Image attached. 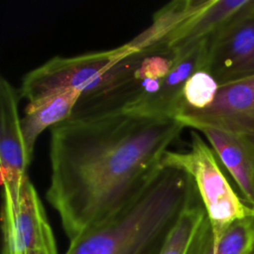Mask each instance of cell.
I'll return each mask as SVG.
<instances>
[{
	"label": "cell",
	"mask_w": 254,
	"mask_h": 254,
	"mask_svg": "<svg viewBox=\"0 0 254 254\" xmlns=\"http://www.w3.org/2000/svg\"><path fill=\"white\" fill-rule=\"evenodd\" d=\"M208 2L209 0H177L166 4L153 15L152 24L126 43L127 46L135 51L169 46L173 37Z\"/></svg>",
	"instance_id": "cell-11"
},
{
	"label": "cell",
	"mask_w": 254,
	"mask_h": 254,
	"mask_svg": "<svg viewBox=\"0 0 254 254\" xmlns=\"http://www.w3.org/2000/svg\"><path fill=\"white\" fill-rule=\"evenodd\" d=\"M218 88L219 84L210 73L197 70L185 85L182 104L193 109L206 108L214 101Z\"/></svg>",
	"instance_id": "cell-16"
},
{
	"label": "cell",
	"mask_w": 254,
	"mask_h": 254,
	"mask_svg": "<svg viewBox=\"0 0 254 254\" xmlns=\"http://www.w3.org/2000/svg\"><path fill=\"white\" fill-rule=\"evenodd\" d=\"M207 220L206 211L199 197L181 213L160 254H190Z\"/></svg>",
	"instance_id": "cell-15"
},
{
	"label": "cell",
	"mask_w": 254,
	"mask_h": 254,
	"mask_svg": "<svg viewBox=\"0 0 254 254\" xmlns=\"http://www.w3.org/2000/svg\"><path fill=\"white\" fill-rule=\"evenodd\" d=\"M250 0H209L171 40L169 47L183 50L210 39Z\"/></svg>",
	"instance_id": "cell-13"
},
{
	"label": "cell",
	"mask_w": 254,
	"mask_h": 254,
	"mask_svg": "<svg viewBox=\"0 0 254 254\" xmlns=\"http://www.w3.org/2000/svg\"><path fill=\"white\" fill-rule=\"evenodd\" d=\"M175 118L196 130L211 127L235 133L254 132V74L219 85L214 101L206 108L182 104Z\"/></svg>",
	"instance_id": "cell-7"
},
{
	"label": "cell",
	"mask_w": 254,
	"mask_h": 254,
	"mask_svg": "<svg viewBox=\"0 0 254 254\" xmlns=\"http://www.w3.org/2000/svg\"><path fill=\"white\" fill-rule=\"evenodd\" d=\"M251 254H254V249H253V251H252V253Z\"/></svg>",
	"instance_id": "cell-17"
},
{
	"label": "cell",
	"mask_w": 254,
	"mask_h": 254,
	"mask_svg": "<svg viewBox=\"0 0 254 254\" xmlns=\"http://www.w3.org/2000/svg\"><path fill=\"white\" fill-rule=\"evenodd\" d=\"M80 97V91L69 89L27 104L21 124L30 159L39 135L48 127H54L70 118Z\"/></svg>",
	"instance_id": "cell-12"
},
{
	"label": "cell",
	"mask_w": 254,
	"mask_h": 254,
	"mask_svg": "<svg viewBox=\"0 0 254 254\" xmlns=\"http://www.w3.org/2000/svg\"><path fill=\"white\" fill-rule=\"evenodd\" d=\"M207 48L208 40H204L189 48L176 50L177 60L159 90L134 114L175 118L181 108L188 79L197 70H204Z\"/></svg>",
	"instance_id": "cell-9"
},
{
	"label": "cell",
	"mask_w": 254,
	"mask_h": 254,
	"mask_svg": "<svg viewBox=\"0 0 254 254\" xmlns=\"http://www.w3.org/2000/svg\"><path fill=\"white\" fill-rule=\"evenodd\" d=\"M16 89L5 78L0 79V169L1 185H19L27 178L31 162L28 156Z\"/></svg>",
	"instance_id": "cell-8"
},
{
	"label": "cell",
	"mask_w": 254,
	"mask_h": 254,
	"mask_svg": "<svg viewBox=\"0 0 254 254\" xmlns=\"http://www.w3.org/2000/svg\"><path fill=\"white\" fill-rule=\"evenodd\" d=\"M161 166L181 169L192 178L214 235L232 222L254 215V210L228 183L214 152L195 131L191 132L190 149L186 152L167 151Z\"/></svg>",
	"instance_id": "cell-4"
},
{
	"label": "cell",
	"mask_w": 254,
	"mask_h": 254,
	"mask_svg": "<svg viewBox=\"0 0 254 254\" xmlns=\"http://www.w3.org/2000/svg\"><path fill=\"white\" fill-rule=\"evenodd\" d=\"M2 254H58L52 226L29 177L2 184Z\"/></svg>",
	"instance_id": "cell-5"
},
{
	"label": "cell",
	"mask_w": 254,
	"mask_h": 254,
	"mask_svg": "<svg viewBox=\"0 0 254 254\" xmlns=\"http://www.w3.org/2000/svg\"><path fill=\"white\" fill-rule=\"evenodd\" d=\"M253 249L254 215H250L232 222L216 235L207 220L190 254H251Z\"/></svg>",
	"instance_id": "cell-14"
},
{
	"label": "cell",
	"mask_w": 254,
	"mask_h": 254,
	"mask_svg": "<svg viewBox=\"0 0 254 254\" xmlns=\"http://www.w3.org/2000/svg\"><path fill=\"white\" fill-rule=\"evenodd\" d=\"M145 54L124 44L107 51L54 57L24 75L19 96L33 103L69 89L80 91L81 99L103 94L130 77Z\"/></svg>",
	"instance_id": "cell-3"
},
{
	"label": "cell",
	"mask_w": 254,
	"mask_h": 254,
	"mask_svg": "<svg viewBox=\"0 0 254 254\" xmlns=\"http://www.w3.org/2000/svg\"><path fill=\"white\" fill-rule=\"evenodd\" d=\"M204 70L219 85L254 74V0L208 39Z\"/></svg>",
	"instance_id": "cell-6"
},
{
	"label": "cell",
	"mask_w": 254,
	"mask_h": 254,
	"mask_svg": "<svg viewBox=\"0 0 254 254\" xmlns=\"http://www.w3.org/2000/svg\"><path fill=\"white\" fill-rule=\"evenodd\" d=\"M197 198L188 173L160 165L126 204L69 241L65 254H160L181 213Z\"/></svg>",
	"instance_id": "cell-2"
},
{
	"label": "cell",
	"mask_w": 254,
	"mask_h": 254,
	"mask_svg": "<svg viewBox=\"0 0 254 254\" xmlns=\"http://www.w3.org/2000/svg\"><path fill=\"white\" fill-rule=\"evenodd\" d=\"M235 181L243 200L254 210V148L241 134L211 127L198 129Z\"/></svg>",
	"instance_id": "cell-10"
},
{
	"label": "cell",
	"mask_w": 254,
	"mask_h": 254,
	"mask_svg": "<svg viewBox=\"0 0 254 254\" xmlns=\"http://www.w3.org/2000/svg\"><path fill=\"white\" fill-rule=\"evenodd\" d=\"M185 126L127 112L70 117L51 128L46 197L71 241L126 204Z\"/></svg>",
	"instance_id": "cell-1"
}]
</instances>
